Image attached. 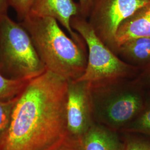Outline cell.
<instances>
[{"instance_id": "cell-1", "label": "cell", "mask_w": 150, "mask_h": 150, "mask_svg": "<svg viewBox=\"0 0 150 150\" xmlns=\"http://www.w3.org/2000/svg\"><path fill=\"white\" fill-rule=\"evenodd\" d=\"M69 81L46 70L16 97L0 150H56L69 139Z\"/></svg>"}, {"instance_id": "cell-2", "label": "cell", "mask_w": 150, "mask_h": 150, "mask_svg": "<svg viewBox=\"0 0 150 150\" xmlns=\"http://www.w3.org/2000/svg\"><path fill=\"white\" fill-rule=\"evenodd\" d=\"M21 23L47 70L68 81L83 75L87 63L86 46L69 38L54 18L29 15Z\"/></svg>"}, {"instance_id": "cell-3", "label": "cell", "mask_w": 150, "mask_h": 150, "mask_svg": "<svg viewBox=\"0 0 150 150\" xmlns=\"http://www.w3.org/2000/svg\"><path fill=\"white\" fill-rule=\"evenodd\" d=\"M146 96L147 91L135 79L91 86L93 118L108 129L121 130L141 112Z\"/></svg>"}, {"instance_id": "cell-4", "label": "cell", "mask_w": 150, "mask_h": 150, "mask_svg": "<svg viewBox=\"0 0 150 150\" xmlns=\"http://www.w3.org/2000/svg\"><path fill=\"white\" fill-rule=\"evenodd\" d=\"M46 70L21 23L4 16L0 20V74L10 79L30 80Z\"/></svg>"}, {"instance_id": "cell-5", "label": "cell", "mask_w": 150, "mask_h": 150, "mask_svg": "<svg viewBox=\"0 0 150 150\" xmlns=\"http://www.w3.org/2000/svg\"><path fill=\"white\" fill-rule=\"evenodd\" d=\"M71 26L83 39L88 52L85 72L76 81H85L91 86H96L137 77L139 68L123 61L103 43L87 18L80 15L74 16Z\"/></svg>"}, {"instance_id": "cell-6", "label": "cell", "mask_w": 150, "mask_h": 150, "mask_svg": "<svg viewBox=\"0 0 150 150\" xmlns=\"http://www.w3.org/2000/svg\"><path fill=\"white\" fill-rule=\"evenodd\" d=\"M150 0H93L87 20L103 42L116 53V35L121 23Z\"/></svg>"}, {"instance_id": "cell-7", "label": "cell", "mask_w": 150, "mask_h": 150, "mask_svg": "<svg viewBox=\"0 0 150 150\" xmlns=\"http://www.w3.org/2000/svg\"><path fill=\"white\" fill-rule=\"evenodd\" d=\"M66 113L69 139L80 143L94 123L90 83L69 81Z\"/></svg>"}, {"instance_id": "cell-8", "label": "cell", "mask_w": 150, "mask_h": 150, "mask_svg": "<svg viewBox=\"0 0 150 150\" xmlns=\"http://www.w3.org/2000/svg\"><path fill=\"white\" fill-rule=\"evenodd\" d=\"M30 15L54 18L66 29L76 43L86 46L83 39L71 26L72 17L80 15L79 4L74 0H35Z\"/></svg>"}, {"instance_id": "cell-9", "label": "cell", "mask_w": 150, "mask_h": 150, "mask_svg": "<svg viewBox=\"0 0 150 150\" xmlns=\"http://www.w3.org/2000/svg\"><path fill=\"white\" fill-rule=\"evenodd\" d=\"M139 38H150V5L136 11L120 25L116 35L117 50L121 44Z\"/></svg>"}, {"instance_id": "cell-10", "label": "cell", "mask_w": 150, "mask_h": 150, "mask_svg": "<svg viewBox=\"0 0 150 150\" xmlns=\"http://www.w3.org/2000/svg\"><path fill=\"white\" fill-rule=\"evenodd\" d=\"M82 150H124L115 131L93 123L81 140Z\"/></svg>"}, {"instance_id": "cell-11", "label": "cell", "mask_w": 150, "mask_h": 150, "mask_svg": "<svg viewBox=\"0 0 150 150\" xmlns=\"http://www.w3.org/2000/svg\"><path fill=\"white\" fill-rule=\"evenodd\" d=\"M116 54L123 61L140 70L150 63V38H139L120 45Z\"/></svg>"}, {"instance_id": "cell-12", "label": "cell", "mask_w": 150, "mask_h": 150, "mask_svg": "<svg viewBox=\"0 0 150 150\" xmlns=\"http://www.w3.org/2000/svg\"><path fill=\"white\" fill-rule=\"evenodd\" d=\"M121 130L127 133L144 134L150 137V91H147L145 106L141 112Z\"/></svg>"}, {"instance_id": "cell-13", "label": "cell", "mask_w": 150, "mask_h": 150, "mask_svg": "<svg viewBox=\"0 0 150 150\" xmlns=\"http://www.w3.org/2000/svg\"><path fill=\"white\" fill-rule=\"evenodd\" d=\"M30 80L10 79L0 74V100L7 101L14 98Z\"/></svg>"}, {"instance_id": "cell-14", "label": "cell", "mask_w": 150, "mask_h": 150, "mask_svg": "<svg viewBox=\"0 0 150 150\" xmlns=\"http://www.w3.org/2000/svg\"><path fill=\"white\" fill-rule=\"evenodd\" d=\"M123 142L124 150H150V137L144 134H131Z\"/></svg>"}, {"instance_id": "cell-15", "label": "cell", "mask_w": 150, "mask_h": 150, "mask_svg": "<svg viewBox=\"0 0 150 150\" xmlns=\"http://www.w3.org/2000/svg\"><path fill=\"white\" fill-rule=\"evenodd\" d=\"M15 98L7 101L0 100V137L9 125Z\"/></svg>"}, {"instance_id": "cell-16", "label": "cell", "mask_w": 150, "mask_h": 150, "mask_svg": "<svg viewBox=\"0 0 150 150\" xmlns=\"http://www.w3.org/2000/svg\"><path fill=\"white\" fill-rule=\"evenodd\" d=\"M9 6H11L21 20H23L30 13L35 0H8Z\"/></svg>"}, {"instance_id": "cell-17", "label": "cell", "mask_w": 150, "mask_h": 150, "mask_svg": "<svg viewBox=\"0 0 150 150\" xmlns=\"http://www.w3.org/2000/svg\"><path fill=\"white\" fill-rule=\"evenodd\" d=\"M134 79L146 91H150V63L140 70Z\"/></svg>"}, {"instance_id": "cell-18", "label": "cell", "mask_w": 150, "mask_h": 150, "mask_svg": "<svg viewBox=\"0 0 150 150\" xmlns=\"http://www.w3.org/2000/svg\"><path fill=\"white\" fill-rule=\"evenodd\" d=\"M93 0H79L80 15L87 18Z\"/></svg>"}, {"instance_id": "cell-19", "label": "cell", "mask_w": 150, "mask_h": 150, "mask_svg": "<svg viewBox=\"0 0 150 150\" xmlns=\"http://www.w3.org/2000/svg\"><path fill=\"white\" fill-rule=\"evenodd\" d=\"M56 150H82V149L80 142L69 139L65 144Z\"/></svg>"}, {"instance_id": "cell-20", "label": "cell", "mask_w": 150, "mask_h": 150, "mask_svg": "<svg viewBox=\"0 0 150 150\" xmlns=\"http://www.w3.org/2000/svg\"><path fill=\"white\" fill-rule=\"evenodd\" d=\"M9 7L8 0H0V20L7 15V10Z\"/></svg>"}]
</instances>
